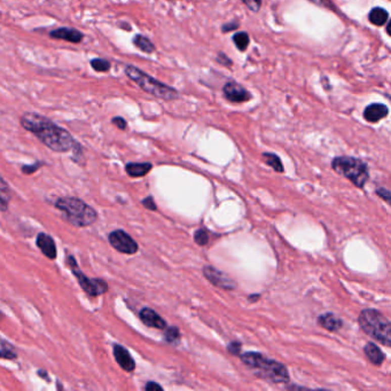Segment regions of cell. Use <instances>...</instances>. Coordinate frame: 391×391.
I'll return each mask as SVG.
<instances>
[{
	"instance_id": "obj_2",
	"label": "cell",
	"mask_w": 391,
	"mask_h": 391,
	"mask_svg": "<svg viewBox=\"0 0 391 391\" xmlns=\"http://www.w3.org/2000/svg\"><path fill=\"white\" fill-rule=\"evenodd\" d=\"M241 360L260 379L271 383H287L289 375L285 365L270 359L258 352H246L241 355Z\"/></svg>"
},
{
	"instance_id": "obj_34",
	"label": "cell",
	"mask_w": 391,
	"mask_h": 391,
	"mask_svg": "<svg viewBox=\"0 0 391 391\" xmlns=\"http://www.w3.org/2000/svg\"><path fill=\"white\" fill-rule=\"evenodd\" d=\"M113 123L115 124L116 126H117L118 128H121V130H124V128L126 127V122L124 121V119L122 117H115L113 119Z\"/></svg>"
},
{
	"instance_id": "obj_32",
	"label": "cell",
	"mask_w": 391,
	"mask_h": 391,
	"mask_svg": "<svg viewBox=\"0 0 391 391\" xmlns=\"http://www.w3.org/2000/svg\"><path fill=\"white\" fill-rule=\"evenodd\" d=\"M217 61L221 64H223V66H231L232 64L231 60L223 53H219V57H217Z\"/></svg>"
},
{
	"instance_id": "obj_37",
	"label": "cell",
	"mask_w": 391,
	"mask_h": 391,
	"mask_svg": "<svg viewBox=\"0 0 391 391\" xmlns=\"http://www.w3.org/2000/svg\"><path fill=\"white\" fill-rule=\"evenodd\" d=\"M238 27H239V24H238V23H235V22L227 23V24H225V25H223V32H229V31H232V30H235Z\"/></svg>"
},
{
	"instance_id": "obj_10",
	"label": "cell",
	"mask_w": 391,
	"mask_h": 391,
	"mask_svg": "<svg viewBox=\"0 0 391 391\" xmlns=\"http://www.w3.org/2000/svg\"><path fill=\"white\" fill-rule=\"evenodd\" d=\"M224 96L229 101L232 102H246L251 98L246 89L238 83H227L223 88Z\"/></svg>"
},
{
	"instance_id": "obj_33",
	"label": "cell",
	"mask_w": 391,
	"mask_h": 391,
	"mask_svg": "<svg viewBox=\"0 0 391 391\" xmlns=\"http://www.w3.org/2000/svg\"><path fill=\"white\" fill-rule=\"evenodd\" d=\"M145 390H147V391H155V390L162 391L163 388L161 385H158L157 383H155V382H148V383L146 384V386H145Z\"/></svg>"
},
{
	"instance_id": "obj_25",
	"label": "cell",
	"mask_w": 391,
	"mask_h": 391,
	"mask_svg": "<svg viewBox=\"0 0 391 391\" xmlns=\"http://www.w3.org/2000/svg\"><path fill=\"white\" fill-rule=\"evenodd\" d=\"M194 241L197 244H200V246H205V244H207L209 241L208 232L203 229L197 230L194 234Z\"/></svg>"
},
{
	"instance_id": "obj_35",
	"label": "cell",
	"mask_w": 391,
	"mask_h": 391,
	"mask_svg": "<svg viewBox=\"0 0 391 391\" xmlns=\"http://www.w3.org/2000/svg\"><path fill=\"white\" fill-rule=\"evenodd\" d=\"M38 167H39V164H38V163H36L35 165H27V166H23V167H22V170H23V172H24L25 175H29V173H33V172H35V171H37Z\"/></svg>"
},
{
	"instance_id": "obj_11",
	"label": "cell",
	"mask_w": 391,
	"mask_h": 391,
	"mask_svg": "<svg viewBox=\"0 0 391 391\" xmlns=\"http://www.w3.org/2000/svg\"><path fill=\"white\" fill-rule=\"evenodd\" d=\"M114 356L117 364L121 366L124 371L126 372H133L136 368V363L135 360L130 355L125 347L119 345V344H115L114 345Z\"/></svg>"
},
{
	"instance_id": "obj_29",
	"label": "cell",
	"mask_w": 391,
	"mask_h": 391,
	"mask_svg": "<svg viewBox=\"0 0 391 391\" xmlns=\"http://www.w3.org/2000/svg\"><path fill=\"white\" fill-rule=\"evenodd\" d=\"M246 4L248 8H250L252 12H258L262 6V0H242Z\"/></svg>"
},
{
	"instance_id": "obj_1",
	"label": "cell",
	"mask_w": 391,
	"mask_h": 391,
	"mask_svg": "<svg viewBox=\"0 0 391 391\" xmlns=\"http://www.w3.org/2000/svg\"><path fill=\"white\" fill-rule=\"evenodd\" d=\"M21 123L25 130L32 132L42 144L54 152L63 153L75 147V141L69 132L40 115L24 114L21 118Z\"/></svg>"
},
{
	"instance_id": "obj_14",
	"label": "cell",
	"mask_w": 391,
	"mask_h": 391,
	"mask_svg": "<svg viewBox=\"0 0 391 391\" xmlns=\"http://www.w3.org/2000/svg\"><path fill=\"white\" fill-rule=\"evenodd\" d=\"M389 114L388 107L383 104L369 105L364 111V117L369 123H376Z\"/></svg>"
},
{
	"instance_id": "obj_15",
	"label": "cell",
	"mask_w": 391,
	"mask_h": 391,
	"mask_svg": "<svg viewBox=\"0 0 391 391\" xmlns=\"http://www.w3.org/2000/svg\"><path fill=\"white\" fill-rule=\"evenodd\" d=\"M51 37L55 39H63L71 42H79L83 39V35L79 31L70 28H60L51 32Z\"/></svg>"
},
{
	"instance_id": "obj_28",
	"label": "cell",
	"mask_w": 391,
	"mask_h": 391,
	"mask_svg": "<svg viewBox=\"0 0 391 391\" xmlns=\"http://www.w3.org/2000/svg\"><path fill=\"white\" fill-rule=\"evenodd\" d=\"M309 2L315 4V5L319 6V7H324V8H328V10H333L335 11L334 4L332 3V0H309Z\"/></svg>"
},
{
	"instance_id": "obj_24",
	"label": "cell",
	"mask_w": 391,
	"mask_h": 391,
	"mask_svg": "<svg viewBox=\"0 0 391 391\" xmlns=\"http://www.w3.org/2000/svg\"><path fill=\"white\" fill-rule=\"evenodd\" d=\"M233 42L239 51H246L250 39L247 32H238L233 36Z\"/></svg>"
},
{
	"instance_id": "obj_7",
	"label": "cell",
	"mask_w": 391,
	"mask_h": 391,
	"mask_svg": "<svg viewBox=\"0 0 391 391\" xmlns=\"http://www.w3.org/2000/svg\"><path fill=\"white\" fill-rule=\"evenodd\" d=\"M67 264L69 265L72 273H74V276L77 278V280H78L81 289H83L85 293H88L90 296L97 297V296L105 294L106 291L108 290V285H107L105 280H101V279H90L85 276L79 270L78 265L76 263V259L72 256H68Z\"/></svg>"
},
{
	"instance_id": "obj_3",
	"label": "cell",
	"mask_w": 391,
	"mask_h": 391,
	"mask_svg": "<svg viewBox=\"0 0 391 391\" xmlns=\"http://www.w3.org/2000/svg\"><path fill=\"white\" fill-rule=\"evenodd\" d=\"M55 207L63 213L64 219L77 227H86L97 222L98 213L91 205L77 197H61Z\"/></svg>"
},
{
	"instance_id": "obj_26",
	"label": "cell",
	"mask_w": 391,
	"mask_h": 391,
	"mask_svg": "<svg viewBox=\"0 0 391 391\" xmlns=\"http://www.w3.org/2000/svg\"><path fill=\"white\" fill-rule=\"evenodd\" d=\"M91 66L94 70L97 71H107L109 70L110 68V64L108 61H106V60H102V59H96L93 60V61H91Z\"/></svg>"
},
{
	"instance_id": "obj_31",
	"label": "cell",
	"mask_w": 391,
	"mask_h": 391,
	"mask_svg": "<svg viewBox=\"0 0 391 391\" xmlns=\"http://www.w3.org/2000/svg\"><path fill=\"white\" fill-rule=\"evenodd\" d=\"M143 204L149 210H156V204H155V202H154L152 196H148L147 199H145L143 201Z\"/></svg>"
},
{
	"instance_id": "obj_19",
	"label": "cell",
	"mask_w": 391,
	"mask_h": 391,
	"mask_svg": "<svg viewBox=\"0 0 391 391\" xmlns=\"http://www.w3.org/2000/svg\"><path fill=\"white\" fill-rule=\"evenodd\" d=\"M368 20L372 24L377 25V27H381V25H383L385 22H388L389 13L386 12L384 8L375 7V8H373L371 12H369Z\"/></svg>"
},
{
	"instance_id": "obj_13",
	"label": "cell",
	"mask_w": 391,
	"mask_h": 391,
	"mask_svg": "<svg viewBox=\"0 0 391 391\" xmlns=\"http://www.w3.org/2000/svg\"><path fill=\"white\" fill-rule=\"evenodd\" d=\"M140 319L146 326L157 329H165L166 322L157 315V313L152 310V309L145 308L140 311Z\"/></svg>"
},
{
	"instance_id": "obj_38",
	"label": "cell",
	"mask_w": 391,
	"mask_h": 391,
	"mask_svg": "<svg viewBox=\"0 0 391 391\" xmlns=\"http://www.w3.org/2000/svg\"><path fill=\"white\" fill-rule=\"evenodd\" d=\"M38 375L41 376L42 379H45V380H49V376H47L46 372H44V371H39V372H38Z\"/></svg>"
},
{
	"instance_id": "obj_22",
	"label": "cell",
	"mask_w": 391,
	"mask_h": 391,
	"mask_svg": "<svg viewBox=\"0 0 391 391\" xmlns=\"http://www.w3.org/2000/svg\"><path fill=\"white\" fill-rule=\"evenodd\" d=\"M11 201V193L8 190L7 184L4 182L3 178H0V210L5 211L8 208Z\"/></svg>"
},
{
	"instance_id": "obj_6",
	"label": "cell",
	"mask_w": 391,
	"mask_h": 391,
	"mask_svg": "<svg viewBox=\"0 0 391 391\" xmlns=\"http://www.w3.org/2000/svg\"><path fill=\"white\" fill-rule=\"evenodd\" d=\"M332 167L334 171L349 179L359 188H363L368 180L367 165L358 158L349 156L336 157L332 162Z\"/></svg>"
},
{
	"instance_id": "obj_30",
	"label": "cell",
	"mask_w": 391,
	"mask_h": 391,
	"mask_svg": "<svg viewBox=\"0 0 391 391\" xmlns=\"http://www.w3.org/2000/svg\"><path fill=\"white\" fill-rule=\"evenodd\" d=\"M376 194L379 195L380 197H382L384 201L389 202L390 199H391V194H390V191L386 190V188H377L376 190Z\"/></svg>"
},
{
	"instance_id": "obj_16",
	"label": "cell",
	"mask_w": 391,
	"mask_h": 391,
	"mask_svg": "<svg viewBox=\"0 0 391 391\" xmlns=\"http://www.w3.org/2000/svg\"><path fill=\"white\" fill-rule=\"evenodd\" d=\"M318 324L322 328L329 330V332H336L342 327V320L333 315V313H325L318 318Z\"/></svg>"
},
{
	"instance_id": "obj_4",
	"label": "cell",
	"mask_w": 391,
	"mask_h": 391,
	"mask_svg": "<svg viewBox=\"0 0 391 391\" xmlns=\"http://www.w3.org/2000/svg\"><path fill=\"white\" fill-rule=\"evenodd\" d=\"M359 325L365 333L385 346L391 345L390 321L381 312L366 309L359 316Z\"/></svg>"
},
{
	"instance_id": "obj_39",
	"label": "cell",
	"mask_w": 391,
	"mask_h": 391,
	"mask_svg": "<svg viewBox=\"0 0 391 391\" xmlns=\"http://www.w3.org/2000/svg\"><path fill=\"white\" fill-rule=\"evenodd\" d=\"M2 320H3V313L0 312V322H2Z\"/></svg>"
},
{
	"instance_id": "obj_27",
	"label": "cell",
	"mask_w": 391,
	"mask_h": 391,
	"mask_svg": "<svg viewBox=\"0 0 391 391\" xmlns=\"http://www.w3.org/2000/svg\"><path fill=\"white\" fill-rule=\"evenodd\" d=\"M179 337H180L179 330L176 327H170V328L166 329V332H165V341L166 342L176 343V342L179 341Z\"/></svg>"
},
{
	"instance_id": "obj_18",
	"label": "cell",
	"mask_w": 391,
	"mask_h": 391,
	"mask_svg": "<svg viewBox=\"0 0 391 391\" xmlns=\"http://www.w3.org/2000/svg\"><path fill=\"white\" fill-rule=\"evenodd\" d=\"M364 351L365 354H366L367 358L369 359V362L376 365V366H380V365L384 362V354L380 350V347L374 344V343H367Z\"/></svg>"
},
{
	"instance_id": "obj_8",
	"label": "cell",
	"mask_w": 391,
	"mask_h": 391,
	"mask_svg": "<svg viewBox=\"0 0 391 391\" xmlns=\"http://www.w3.org/2000/svg\"><path fill=\"white\" fill-rule=\"evenodd\" d=\"M108 240L111 247H114L116 250L119 252L126 253V255H133V253H136L139 249L138 244H137L135 240H133L126 232L122 230H116L111 232L108 236Z\"/></svg>"
},
{
	"instance_id": "obj_36",
	"label": "cell",
	"mask_w": 391,
	"mask_h": 391,
	"mask_svg": "<svg viewBox=\"0 0 391 391\" xmlns=\"http://www.w3.org/2000/svg\"><path fill=\"white\" fill-rule=\"evenodd\" d=\"M240 349H241V344L240 343H231V344L229 345V351L232 352L233 355H238Z\"/></svg>"
},
{
	"instance_id": "obj_17",
	"label": "cell",
	"mask_w": 391,
	"mask_h": 391,
	"mask_svg": "<svg viewBox=\"0 0 391 391\" xmlns=\"http://www.w3.org/2000/svg\"><path fill=\"white\" fill-rule=\"evenodd\" d=\"M152 164L150 163H128L125 166L127 175L133 178L144 177L152 170Z\"/></svg>"
},
{
	"instance_id": "obj_21",
	"label": "cell",
	"mask_w": 391,
	"mask_h": 391,
	"mask_svg": "<svg viewBox=\"0 0 391 391\" xmlns=\"http://www.w3.org/2000/svg\"><path fill=\"white\" fill-rule=\"evenodd\" d=\"M133 44H135L140 51H143L145 53H152L155 51V46L153 45V42L150 41L148 38H146L145 36L141 35H137L133 39Z\"/></svg>"
},
{
	"instance_id": "obj_5",
	"label": "cell",
	"mask_w": 391,
	"mask_h": 391,
	"mask_svg": "<svg viewBox=\"0 0 391 391\" xmlns=\"http://www.w3.org/2000/svg\"><path fill=\"white\" fill-rule=\"evenodd\" d=\"M125 74L130 79H132L137 85L152 96L163 99V100H175L179 98L178 92L173 88L167 86V85L156 80L149 75L145 74L138 68L133 66H127L125 68Z\"/></svg>"
},
{
	"instance_id": "obj_12",
	"label": "cell",
	"mask_w": 391,
	"mask_h": 391,
	"mask_svg": "<svg viewBox=\"0 0 391 391\" xmlns=\"http://www.w3.org/2000/svg\"><path fill=\"white\" fill-rule=\"evenodd\" d=\"M37 246L41 252L50 259L57 258V246L53 238L49 234L39 233L37 236Z\"/></svg>"
},
{
	"instance_id": "obj_20",
	"label": "cell",
	"mask_w": 391,
	"mask_h": 391,
	"mask_svg": "<svg viewBox=\"0 0 391 391\" xmlns=\"http://www.w3.org/2000/svg\"><path fill=\"white\" fill-rule=\"evenodd\" d=\"M18 357V352L14 345L5 339L0 338V358L4 359H15Z\"/></svg>"
},
{
	"instance_id": "obj_9",
	"label": "cell",
	"mask_w": 391,
	"mask_h": 391,
	"mask_svg": "<svg viewBox=\"0 0 391 391\" xmlns=\"http://www.w3.org/2000/svg\"><path fill=\"white\" fill-rule=\"evenodd\" d=\"M203 274L212 285L222 288L224 290H232L236 287L234 281L227 277L225 273L211 268V266H205L203 269Z\"/></svg>"
},
{
	"instance_id": "obj_23",
	"label": "cell",
	"mask_w": 391,
	"mask_h": 391,
	"mask_svg": "<svg viewBox=\"0 0 391 391\" xmlns=\"http://www.w3.org/2000/svg\"><path fill=\"white\" fill-rule=\"evenodd\" d=\"M263 160L265 161V163L270 166H272L274 170L277 171V172H283V165L282 163L280 161V158H279L276 154H272V153H264L263 154Z\"/></svg>"
}]
</instances>
